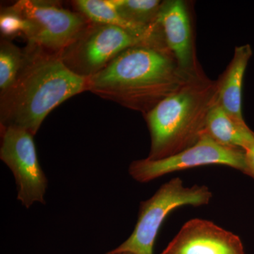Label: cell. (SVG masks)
Returning a JSON list of instances; mask_svg holds the SVG:
<instances>
[{"label": "cell", "instance_id": "obj_1", "mask_svg": "<svg viewBox=\"0 0 254 254\" xmlns=\"http://www.w3.org/2000/svg\"><path fill=\"white\" fill-rule=\"evenodd\" d=\"M193 78L160 41L125 50L87 78V91L145 115Z\"/></svg>", "mask_w": 254, "mask_h": 254}, {"label": "cell", "instance_id": "obj_2", "mask_svg": "<svg viewBox=\"0 0 254 254\" xmlns=\"http://www.w3.org/2000/svg\"><path fill=\"white\" fill-rule=\"evenodd\" d=\"M12 88L1 95V128L17 127L33 136L52 110L87 91L88 79L71 71L60 54L30 44Z\"/></svg>", "mask_w": 254, "mask_h": 254}, {"label": "cell", "instance_id": "obj_3", "mask_svg": "<svg viewBox=\"0 0 254 254\" xmlns=\"http://www.w3.org/2000/svg\"><path fill=\"white\" fill-rule=\"evenodd\" d=\"M218 80L212 81L205 74L191 78L145 115L151 139L146 158L161 160L195 144L218 103Z\"/></svg>", "mask_w": 254, "mask_h": 254}, {"label": "cell", "instance_id": "obj_4", "mask_svg": "<svg viewBox=\"0 0 254 254\" xmlns=\"http://www.w3.org/2000/svg\"><path fill=\"white\" fill-rule=\"evenodd\" d=\"M213 193L208 187H185L180 177L162 185L149 199L141 202L138 220L130 237L105 254H153V247L164 220L175 209L183 205L208 204Z\"/></svg>", "mask_w": 254, "mask_h": 254}, {"label": "cell", "instance_id": "obj_5", "mask_svg": "<svg viewBox=\"0 0 254 254\" xmlns=\"http://www.w3.org/2000/svg\"><path fill=\"white\" fill-rule=\"evenodd\" d=\"M153 42L145 41L123 28L91 22L60 56L71 71L88 78L128 48Z\"/></svg>", "mask_w": 254, "mask_h": 254}, {"label": "cell", "instance_id": "obj_6", "mask_svg": "<svg viewBox=\"0 0 254 254\" xmlns=\"http://www.w3.org/2000/svg\"><path fill=\"white\" fill-rule=\"evenodd\" d=\"M12 7L28 24L25 36L29 44L60 54L88 25L86 18L50 1L21 0Z\"/></svg>", "mask_w": 254, "mask_h": 254}, {"label": "cell", "instance_id": "obj_7", "mask_svg": "<svg viewBox=\"0 0 254 254\" xmlns=\"http://www.w3.org/2000/svg\"><path fill=\"white\" fill-rule=\"evenodd\" d=\"M208 165H226L246 175L248 170L245 150L220 145L205 133L193 146L173 156L132 162L128 173L136 181L145 183L174 172Z\"/></svg>", "mask_w": 254, "mask_h": 254}, {"label": "cell", "instance_id": "obj_8", "mask_svg": "<svg viewBox=\"0 0 254 254\" xmlns=\"http://www.w3.org/2000/svg\"><path fill=\"white\" fill-rule=\"evenodd\" d=\"M1 133L0 158L14 175L17 199L26 208L35 203L46 204L48 182L40 165L33 135L14 127L1 128Z\"/></svg>", "mask_w": 254, "mask_h": 254}, {"label": "cell", "instance_id": "obj_9", "mask_svg": "<svg viewBox=\"0 0 254 254\" xmlns=\"http://www.w3.org/2000/svg\"><path fill=\"white\" fill-rule=\"evenodd\" d=\"M157 23L165 44L182 71L192 77L204 74L197 60L190 9L186 1H163Z\"/></svg>", "mask_w": 254, "mask_h": 254}, {"label": "cell", "instance_id": "obj_10", "mask_svg": "<svg viewBox=\"0 0 254 254\" xmlns=\"http://www.w3.org/2000/svg\"><path fill=\"white\" fill-rule=\"evenodd\" d=\"M160 254H245L240 237L203 219L189 220Z\"/></svg>", "mask_w": 254, "mask_h": 254}, {"label": "cell", "instance_id": "obj_11", "mask_svg": "<svg viewBox=\"0 0 254 254\" xmlns=\"http://www.w3.org/2000/svg\"><path fill=\"white\" fill-rule=\"evenodd\" d=\"M253 52L250 45L236 47L233 58L218 79V103L232 118L245 125L242 114V89L246 69Z\"/></svg>", "mask_w": 254, "mask_h": 254}, {"label": "cell", "instance_id": "obj_12", "mask_svg": "<svg viewBox=\"0 0 254 254\" xmlns=\"http://www.w3.org/2000/svg\"><path fill=\"white\" fill-rule=\"evenodd\" d=\"M73 2L80 14L92 23L123 28L147 41H158L162 39V33L158 23L151 28L133 24L120 14L113 0H77Z\"/></svg>", "mask_w": 254, "mask_h": 254}, {"label": "cell", "instance_id": "obj_13", "mask_svg": "<svg viewBox=\"0 0 254 254\" xmlns=\"http://www.w3.org/2000/svg\"><path fill=\"white\" fill-rule=\"evenodd\" d=\"M205 133L220 145L235 149L245 150L254 141V132L247 124L235 121L218 103L208 114Z\"/></svg>", "mask_w": 254, "mask_h": 254}, {"label": "cell", "instance_id": "obj_14", "mask_svg": "<svg viewBox=\"0 0 254 254\" xmlns=\"http://www.w3.org/2000/svg\"><path fill=\"white\" fill-rule=\"evenodd\" d=\"M26 53L8 40L0 45V92L1 95L9 91L17 81L25 62Z\"/></svg>", "mask_w": 254, "mask_h": 254}, {"label": "cell", "instance_id": "obj_15", "mask_svg": "<svg viewBox=\"0 0 254 254\" xmlns=\"http://www.w3.org/2000/svg\"><path fill=\"white\" fill-rule=\"evenodd\" d=\"M120 14L142 27H154L163 1L159 0H113Z\"/></svg>", "mask_w": 254, "mask_h": 254}, {"label": "cell", "instance_id": "obj_16", "mask_svg": "<svg viewBox=\"0 0 254 254\" xmlns=\"http://www.w3.org/2000/svg\"><path fill=\"white\" fill-rule=\"evenodd\" d=\"M28 24L24 18L12 7L6 8L0 15V30L6 38L26 34Z\"/></svg>", "mask_w": 254, "mask_h": 254}, {"label": "cell", "instance_id": "obj_17", "mask_svg": "<svg viewBox=\"0 0 254 254\" xmlns=\"http://www.w3.org/2000/svg\"><path fill=\"white\" fill-rule=\"evenodd\" d=\"M245 151L248 168L247 175L254 179V141L245 148Z\"/></svg>", "mask_w": 254, "mask_h": 254}, {"label": "cell", "instance_id": "obj_18", "mask_svg": "<svg viewBox=\"0 0 254 254\" xmlns=\"http://www.w3.org/2000/svg\"><path fill=\"white\" fill-rule=\"evenodd\" d=\"M131 254L129 253H122V254Z\"/></svg>", "mask_w": 254, "mask_h": 254}]
</instances>
